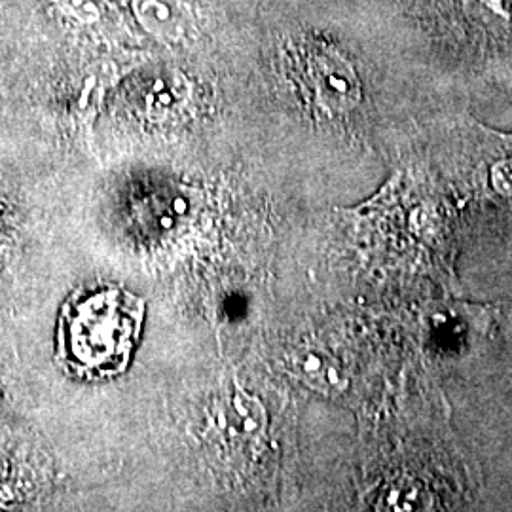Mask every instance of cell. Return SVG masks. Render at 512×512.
Returning a JSON list of instances; mask_svg holds the SVG:
<instances>
[{
  "instance_id": "7a4b0ae2",
  "label": "cell",
  "mask_w": 512,
  "mask_h": 512,
  "mask_svg": "<svg viewBox=\"0 0 512 512\" xmlns=\"http://www.w3.org/2000/svg\"><path fill=\"white\" fill-rule=\"evenodd\" d=\"M296 84L317 109L348 112L361 101V82L348 57L325 42L300 40L294 48Z\"/></svg>"
},
{
  "instance_id": "6da1fadb",
  "label": "cell",
  "mask_w": 512,
  "mask_h": 512,
  "mask_svg": "<svg viewBox=\"0 0 512 512\" xmlns=\"http://www.w3.org/2000/svg\"><path fill=\"white\" fill-rule=\"evenodd\" d=\"M143 317L145 304L122 289L76 294L59 317L57 355L76 374L114 376L128 366Z\"/></svg>"
}]
</instances>
